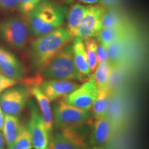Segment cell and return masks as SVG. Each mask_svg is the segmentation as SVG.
<instances>
[{"mask_svg": "<svg viewBox=\"0 0 149 149\" xmlns=\"http://www.w3.org/2000/svg\"><path fill=\"white\" fill-rule=\"evenodd\" d=\"M72 39L67 30L61 27L37 37L29 48L30 61L33 68L41 71Z\"/></svg>", "mask_w": 149, "mask_h": 149, "instance_id": "6da1fadb", "label": "cell"}, {"mask_svg": "<svg viewBox=\"0 0 149 149\" xmlns=\"http://www.w3.org/2000/svg\"><path fill=\"white\" fill-rule=\"evenodd\" d=\"M66 15V6L51 0H43L25 17L31 34L39 37L61 27Z\"/></svg>", "mask_w": 149, "mask_h": 149, "instance_id": "7a4b0ae2", "label": "cell"}, {"mask_svg": "<svg viewBox=\"0 0 149 149\" xmlns=\"http://www.w3.org/2000/svg\"><path fill=\"white\" fill-rule=\"evenodd\" d=\"M40 72L41 77L47 79L79 81L84 82L83 78L74 63L72 44L70 43Z\"/></svg>", "mask_w": 149, "mask_h": 149, "instance_id": "3957f363", "label": "cell"}, {"mask_svg": "<svg viewBox=\"0 0 149 149\" xmlns=\"http://www.w3.org/2000/svg\"><path fill=\"white\" fill-rule=\"evenodd\" d=\"M31 35L25 17L13 15L0 21V39L17 50L22 51L26 47Z\"/></svg>", "mask_w": 149, "mask_h": 149, "instance_id": "277c9868", "label": "cell"}, {"mask_svg": "<svg viewBox=\"0 0 149 149\" xmlns=\"http://www.w3.org/2000/svg\"><path fill=\"white\" fill-rule=\"evenodd\" d=\"M139 34L122 39L107 48V61L111 67L128 68L134 62L139 53Z\"/></svg>", "mask_w": 149, "mask_h": 149, "instance_id": "5b68a950", "label": "cell"}, {"mask_svg": "<svg viewBox=\"0 0 149 149\" xmlns=\"http://www.w3.org/2000/svg\"><path fill=\"white\" fill-rule=\"evenodd\" d=\"M53 109L55 126L57 130L66 126L84 124L93 116L90 111L77 109L65 102L64 99L56 102L53 104Z\"/></svg>", "mask_w": 149, "mask_h": 149, "instance_id": "8992f818", "label": "cell"}, {"mask_svg": "<svg viewBox=\"0 0 149 149\" xmlns=\"http://www.w3.org/2000/svg\"><path fill=\"white\" fill-rule=\"evenodd\" d=\"M30 90L24 85L12 86L0 94V107L4 114L18 116L26 105Z\"/></svg>", "mask_w": 149, "mask_h": 149, "instance_id": "52a82bcc", "label": "cell"}, {"mask_svg": "<svg viewBox=\"0 0 149 149\" xmlns=\"http://www.w3.org/2000/svg\"><path fill=\"white\" fill-rule=\"evenodd\" d=\"M31 116L29 124H26L31 135L33 148L35 149H50V137L42 114L33 102L30 103Z\"/></svg>", "mask_w": 149, "mask_h": 149, "instance_id": "ba28073f", "label": "cell"}, {"mask_svg": "<svg viewBox=\"0 0 149 149\" xmlns=\"http://www.w3.org/2000/svg\"><path fill=\"white\" fill-rule=\"evenodd\" d=\"M98 93L97 85L92 76L83 84L72 91L64 98L65 102L83 111H89Z\"/></svg>", "mask_w": 149, "mask_h": 149, "instance_id": "9c48e42d", "label": "cell"}, {"mask_svg": "<svg viewBox=\"0 0 149 149\" xmlns=\"http://www.w3.org/2000/svg\"><path fill=\"white\" fill-rule=\"evenodd\" d=\"M104 8L102 5L87 6L84 16L80 24L77 37L82 40L93 38L97 35L102 28V17Z\"/></svg>", "mask_w": 149, "mask_h": 149, "instance_id": "30bf717a", "label": "cell"}, {"mask_svg": "<svg viewBox=\"0 0 149 149\" xmlns=\"http://www.w3.org/2000/svg\"><path fill=\"white\" fill-rule=\"evenodd\" d=\"M76 81L47 79L40 84V90L51 102L64 99L72 91L79 86Z\"/></svg>", "mask_w": 149, "mask_h": 149, "instance_id": "8fae6325", "label": "cell"}, {"mask_svg": "<svg viewBox=\"0 0 149 149\" xmlns=\"http://www.w3.org/2000/svg\"><path fill=\"white\" fill-rule=\"evenodd\" d=\"M115 130L113 122L105 114L95 117L91 133V143L95 146H105L112 140Z\"/></svg>", "mask_w": 149, "mask_h": 149, "instance_id": "7c38bea8", "label": "cell"}, {"mask_svg": "<svg viewBox=\"0 0 149 149\" xmlns=\"http://www.w3.org/2000/svg\"><path fill=\"white\" fill-rule=\"evenodd\" d=\"M0 70L2 74L17 81L24 79L25 69L17 57L0 46Z\"/></svg>", "mask_w": 149, "mask_h": 149, "instance_id": "4fadbf2b", "label": "cell"}, {"mask_svg": "<svg viewBox=\"0 0 149 149\" xmlns=\"http://www.w3.org/2000/svg\"><path fill=\"white\" fill-rule=\"evenodd\" d=\"M138 33L135 24L111 28V29H102L98 33L97 37V41L108 47L113 43L130 37Z\"/></svg>", "mask_w": 149, "mask_h": 149, "instance_id": "5bb4252c", "label": "cell"}, {"mask_svg": "<svg viewBox=\"0 0 149 149\" xmlns=\"http://www.w3.org/2000/svg\"><path fill=\"white\" fill-rule=\"evenodd\" d=\"M134 24L127 12L122 6L104 8L102 17V29H111Z\"/></svg>", "mask_w": 149, "mask_h": 149, "instance_id": "9a60e30c", "label": "cell"}, {"mask_svg": "<svg viewBox=\"0 0 149 149\" xmlns=\"http://www.w3.org/2000/svg\"><path fill=\"white\" fill-rule=\"evenodd\" d=\"M72 55L76 68L79 70L83 78L84 82L90 77L91 71L89 69L86 52L84 40L80 37H75L72 43Z\"/></svg>", "mask_w": 149, "mask_h": 149, "instance_id": "2e32d148", "label": "cell"}, {"mask_svg": "<svg viewBox=\"0 0 149 149\" xmlns=\"http://www.w3.org/2000/svg\"><path fill=\"white\" fill-rule=\"evenodd\" d=\"M30 93H31L37 100L43 120L48 133L51 135L53 127V111L51 109V101L42 93L38 85H33L30 90Z\"/></svg>", "mask_w": 149, "mask_h": 149, "instance_id": "e0dca14e", "label": "cell"}, {"mask_svg": "<svg viewBox=\"0 0 149 149\" xmlns=\"http://www.w3.org/2000/svg\"><path fill=\"white\" fill-rule=\"evenodd\" d=\"M87 6L82 3H74L72 5L66 15V30L72 38L77 37L78 29L81 24Z\"/></svg>", "mask_w": 149, "mask_h": 149, "instance_id": "ac0fdd59", "label": "cell"}, {"mask_svg": "<svg viewBox=\"0 0 149 149\" xmlns=\"http://www.w3.org/2000/svg\"><path fill=\"white\" fill-rule=\"evenodd\" d=\"M61 134L68 140L77 146L86 149L87 148L86 139L88 137V128L86 123L59 128Z\"/></svg>", "mask_w": 149, "mask_h": 149, "instance_id": "d6986e66", "label": "cell"}, {"mask_svg": "<svg viewBox=\"0 0 149 149\" xmlns=\"http://www.w3.org/2000/svg\"><path fill=\"white\" fill-rule=\"evenodd\" d=\"M22 126L18 116L5 114L3 126V136L7 147L10 146L15 141L21 132Z\"/></svg>", "mask_w": 149, "mask_h": 149, "instance_id": "ffe728a7", "label": "cell"}, {"mask_svg": "<svg viewBox=\"0 0 149 149\" xmlns=\"http://www.w3.org/2000/svg\"><path fill=\"white\" fill-rule=\"evenodd\" d=\"M111 95V91L108 86L98 89L96 99L91 107L92 114L95 117L105 114L109 107Z\"/></svg>", "mask_w": 149, "mask_h": 149, "instance_id": "44dd1931", "label": "cell"}, {"mask_svg": "<svg viewBox=\"0 0 149 149\" xmlns=\"http://www.w3.org/2000/svg\"><path fill=\"white\" fill-rule=\"evenodd\" d=\"M95 70V73L91 74V76L95 81L98 89L107 86L111 72V66L107 60L99 64Z\"/></svg>", "mask_w": 149, "mask_h": 149, "instance_id": "7402d4cb", "label": "cell"}, {"mask_svg": "<svg viewBox=\"0 0 149 149\" xmlns=\"http://www.w3.org/2000/svg\"><path fill=\"white\" fill-rule=\"evenodd\" d=\"M50 149H83L66 139L59 130L50 137Z\"/></svg>", "mask_w": 149, "mask_h": 149, "instance_id": "603a6c76", "label": "cell"}, {"mask_svg": "<svg viewBox=\"0 0 149 149\" xmlns=\"http://www.w3.org/2000/svg\"><path fill=\"white\" fill-rule=\"evenodd\" d=\"M84 42L85 44L89 69H90L91 73L92 74V72L96 69L98 65L96 55V48L98 41L95 39V37H93V38L84 39Z\"/></svg>", "mask_w": 149, "mask_h": 149, "instance_id": "cb8c5ba5", "label": "cell"}, {"mask_svg": "<svg viewBox=\"0 0 149 149\" xmlns=\"http://www.w3.org/2000/svg\"><path fill=\"white\" fill-rule=\"evenodd\" d=\"M31 135H30L27 125H23L19 135L17 137L15 141L7 147V149H32Z\"/></svg>", "mask_w": 149, "mask_h": 149, "instance_id": "d4e9b609", "label": "cell"}, {"mask_svg": "<svg viewBox=\"0 0 149 149\" xmlns=\"http://www.w3.org/2000/svg\"><path fill=\"white\" fill-rule=\"evenodd\" d=\"M43 0H20L17 10L26 17Z\"/></svg>", "mask_w": 149, "mask_h": 149, "instance_id": "484cf974", "label": "cell"}, {"mask_svg": "<svg viewBox=\"0 0 149 149\" xmlns=\"http://www.w3.org/2000/svg\"><path fill=\"white\" fill-rule=\"evenodd\" d=\"M16 80L9 78L0 72V94L10 87L13 86L17 83Z\"/></svg>", "mask_w": 149, "mask_h": 149, "instance_id": "4316f807", "label": "cell"}, {"mask_svg": "<svg viewBox=\"0 0 149 149\" xmlns=\"http://www.w3.org/2000/svg\"><path fill=\"white\" fill-rule=\"evenodd\" d=\"M20 0H0V10L8 11L18 9Z\"/></svg>", "mask_w": 149, "mask_h": 149, "instance_id": "83f0119b", "label": "cell"}, {"mask_svg": "<svg viewBox=\"0 0 149 149\" xmlns=\"http://www.w3.org/2000/svg\"><path fill=\"white\" fill-rule=\"evenodd\" d=\"M97 59L98 64L107 60V49L103 44L100 42L97 43V46L96 48Z\"/></svg>", "mask_w": 149, "mask_h": 149, "instance_id": "f1b7e54d", "label": "cell"}, {"mask_svg": "<svg viewBox=\"0 0 149 149\" xmlns=\"http://www.w3.org/2000/svg\"><path fill=\"white\" fill-rule=\"evenodd\" d=\"M100 3L104 8H115L122 6V0H100Z\"/></svg>", "mask_w": 149, "mask_h": 149, "instance_id": "f546056e", "label": "cell"}, {"mask_svg": "<svg viewBox=\"0 0 149 149\" xmlns=\"http://www.w3.org/2000/svg\"><path fill=\"white\" fill-rule=\"evenodd\" d=\"M77 1L80 3H83V4L89 6L97 4L98 3H100V0H77Z\"/></svg>", "mask_w": 149, "mask_h": 149, "instance_id": "4dcf8cb0", "label": "cell"}, {"mask_svg": "<svg viewBox=\"0 0 149 149\" xmlns=\"http://www.w3.org/2000/svg\"><path fill=\"white\" fill-rule=\"evenodd\" d=\"M4 113H3L1 107H0V131H2L3 123H4Z\"/></svg>", "mask_w": 149, "mask_h": 149, "instance_id": "1f68e13d", "label": "cell"}, {"mask_svg": "<svg viewBox=\"0 0 149 149\" xmlns=\"http://www.w3.org/2000/svg\"><path fill=\"white\" fill-rule=\"evenodd\" d=\"M4 138H3V134L0 131V149H5L4 146Z\"/></svg>", "mask_w": 149, "mask_h": 149, "instance_id": "d6a6232c", "label": "cell"}, {"mask_svg": "<svg viewBox=\"0 0 149 149\" xmlns=\"http://www.w3.org/2000/svg\"><path fill=\"white\" fill-rule=\"evenodd\" d=\"M92 149H108L105 146H95Z\"/></svg>", "mask_w": 149, "mask_h": 149, "instance_id": "836d02e7", "label": "cell"}, {"mask_svg": "<svg viewBox=\"0 0 149 149\" xmlns=\"http://www.w3.org/2000/svg\"><path fill=\"white\" fill-rule=\"evenodd\" d=\"M0 72H1V70H0Z\"/></svg>", "mask_w": 149, "mask_h": 149, "instance_id": "e575fe53", "label": "cell"}]
</instances>
